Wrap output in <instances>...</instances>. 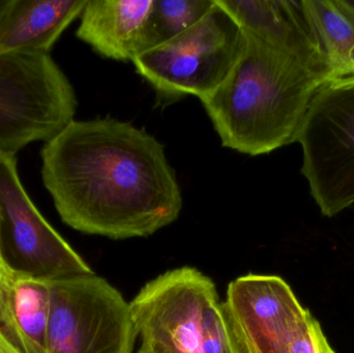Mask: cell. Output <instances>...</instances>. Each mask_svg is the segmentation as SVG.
Listing matches in <instances>:
<instances>
[{"instance_id": "11", "label": "cell", "mask_w": 354, "mask_h": 353, "mask_svg": "<svg viewBox=\"0 0 354 353\" xmlns=\"http://www.w3.org/2000/svg\"><path fill=\"white\" fill-rule=\"evenodd\" d=\"M153 0H87L77 37L108 59L132 61L149 50Z\"/></svg>"}, {"instance_id": "18", "label": "cell", "mask_w": 354, "mask_h": 353, "mask_svg": "<svg viewBox=\"0 0 354 353\" xmlns=\"http://www.w3.org/2000/svg\"><path fill=\"white\" fill-rule=\"evenodd\" d=\"M2 223H3V219H2L1 211H0V281H1L4 274L8 271V267H10V263H8V258H6V252H4Z\"/></svg>"}, {"instance_id": "6", "label": "cell", "mask_w": 354, "mask_h": 353, "mask_svg": "<svg viewBox=\"0 0 354 353\" xmlns=\"http://www.w3.org/2000/svg\"><path fill=\"white\" fill-rule=\"evenodd\" d=\"M137 337L130 304L104 278L51 280L49 353H132Z\"/></svg>"}, {"instance_id": "19", "label": "cell", "mask_w": 354, "mask_h": 353, "mask_svg": "<svg viewBox=\"0 0 354 353\" xmlns=\"http://www.w3.org/2000/svg\"><path fill=\"white\" fill-rule=\"evenodd\" d=\"M0 353H22L0 332Z\"/></svg>"}, {"instance_id": "7", "label": "cell", "mask_w": 354, "mask_h": 353, "mask_svg": "<svg viewBox=\"0 0 354 353\" xmlns=\"http://www.w3.org/2000/svg\"><path fill=\"white\" fill-rule=\"evenodd\" d=\"M218 300L212 280L194 267L151 280L130 303L141 347L153 353H200L204 311Z\"/></svg>"}, {"instance_id": "9", "label": "cell", "mask_w": 354, "mask_h": 353, "mask_svg": "<svg viewBox=\"0 0 354 353\" xmlns=\"http://www.w3.org/2000/svg\"><path fill=\"white\" fill-rule=\"evenodd\" d=\"M223 304L245 353H290L310 312L278 276L250 274L233 280Z\"/></svg>"}, {"instance_id": "1", "label": "cell", "mask_w": 354, "mask_h": 353, "mask_svg": "<svg viewBox=\"0 0 354 353\" xmlns=\"http://www.w3.org/2000/svg\"><path fill=\"white\" fill-rule=\"evenodd\" d=\"M41 178L64 223L112 240L176 222L183 195L165 146L115 118L73 120L45 142Z\"/></svg>"}, {"instance_id": "8", "label": "cell", "mask_w": 354, "mask_h": 353, "mask_svg": "<svg viewBox=\"0 0 354 353\" xmlns=\"http://www.w3.org/2000/svg\"><path fill=\"white\" fill-rule=\"evenodd\" d=\"M0 211L4 252L16 261L14 269L47 280L95 274L37 211L19 178L15 153H0Z\"/></svg>"}, {"instance_id": "4", "label": "cell", "mask_w": 354, "mask_h": 353, "mask_svg": "<svg viewBox=\"0 0 354 353\" xmlns=\"http://www.w3.org/2000/svg\"><path fill=\"white\" fill-rule=\"evenodd\" d=\"M77 104L50 54H0V153L47 142L74 120Z\"/></svg>"}, {"instance_id": "3", "label": "cell", "mask_w": 354, "mask_h": 353, "mask_svg": "<svg viewBox=\"0 0 354 353\" xmlns=\"http://www.w3.org/2000/svg\"><path fill=\"white\" fill-rule=\"evenodd\" d=\"M245 35L216 0L191 28L137 56L136 72L155 91L158 105H171L187 95L212 93L239 59Z\"/></svg>"}, {"instance_id": "5", "label": "cell", "mask_w": 354, "mask_h": 353, "mask_svg": "<svg viewBox=\"0 0 354 353\" xmlns=\"http://www.w3.org/2000/svg\"><path fill=\"white\" fill-rule=\"evenodd\" d=\"M297 142L301 173L322 215L333 218L354 203V79L326 82L308 108Z\"/></svg>"}, {"instance_id": "15", "label": "cell", "mask_w": 354, "mask_h": 353, "mask_svg": "<svg viewBox=\"0 0 354 353\" xmlns=\"http://www.w3.org/2000/svg\"><path fill=\"white\" fill-rule=\"evenodd\" d=\"M214 6V0H153L147 30L149 50L191 28Z\"/></svg>"}, {"instance_id": "16", "label": "cell", "mask_w": 354, "mask_h": 353, "mask_svg": "<svg viewBox=\"0 0 354 353\" xmlns=\"http://www.w3.org/2000/svg\"><path fill=\"white\" fill-rule=\"evenodd\" d=\"M200 353H245L220 300L204 311Z\"/></svg>"}, {"instance_id": "20", "label": "cell", "mask_w": 354, "mask_h": 353, "mask_svg": "<svg viewBox=\"0 0 354 353\" xmlns=\"http://www.w3.org/2000/svg\"><path fill=\"white\" fill-rule=\"evenodd\" d=\"M339 3L354 17V0H338Z\"/></svg>"}, {"instance_id": "10", "label": "cell", "mask_w": 354, "mask_h": 353, "mask_svg": "<svg viewBox=\"0 0 354 353\" xmlns=\"http://www.w3.org/2000/svg\"><path fill=\"white\" fill-rule=\"evenodd\" d=\"M245 32L301 60L326 77L317 37L301 0H216Z\"/></svg>"}, {"instance_id": "21", "label": "cell", "mask_w": 354, "mask_h": 353, "mask_svg": "<svg viewBox=\"0 0 354 353\" xmlns=\"http://www.w3.org/2000/svg\"><path fill=\"white\" fill-rule=\"evenodd\" d=\"M138 353H153V352H149V350H145V347H140V350H138Z\"/></svg>"}, {"instance_id": "14", "label": "cell", "mask_w": 354, "mask_h": 353, "mask_svg": "<svg viewBox=\"0 0 354 353\" xmlns=\"http://www.w3.org/2000/svg\"><path fill=\"white\" fill-rule=\"evenodd\" d=\"M324 55L328 82L354 79V17L338 0H301Z\"/></svg>"}, {"instance_id": "17", "label": "cell", "mask_w": 354, "mask_h": 353, "mask_svg": "<svg viewBox=\"0 0 354 353\" xmlns=\"http://www.w3.org/2000/svg\"><path fill=\"white\" fill-rule=\"evenodd\" d=\"M290 353H336L328 343L319 321L311 312L299 325Z\"/></svg>"}, {"instance_id": "12", "label": "cell", "mask_w": 354, "mask_h": 353, "mask_svg": "<svg viewBox=\"0 0 354 353\" xmlns=\"http://www.w3.org/2000/svg\"><path fill=\"white\" fill-rule=\"evenodd\" d=\"M51 280L8 267L0 281V332L22 353H49Z\"/></svg>"}, {"instance_id": "13", "label": "cell", "mask_w": 354, "mask_h": 353, "mask_svg": "<svg viewBox=\"0 0 354 353\" xmlns=\"http://www.w3.org/2000/svg\"><path fill=\"white\" fill-rule=\"evenodd\" d=\"M87 0L0 1V54H49Z\"/></svg>"}, {"instance_id": "2", "label": "cell", "mask_w": 354, "mask_h": 353, "mask_svg": "<svg viewBox=\"0 0 354 353\" xmlns=\"http://www.w3.org/2000/svg\"><path fill=\"white\" fill-rule=\"evenodd\" d=\"M239 59L220 86L201 97L223 146L266 155L297 142L324 75L245 32Z\"/></svg>"}]
</instances>
